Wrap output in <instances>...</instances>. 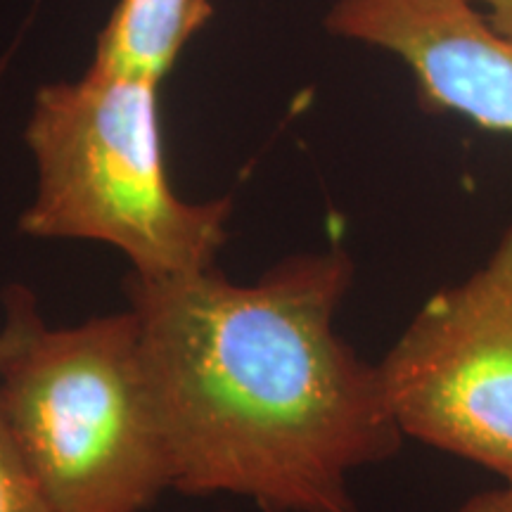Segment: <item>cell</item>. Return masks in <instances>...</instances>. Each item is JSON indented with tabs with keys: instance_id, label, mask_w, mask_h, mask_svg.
Masks as SVG:
<instances>
[{
	"instance_id": "6da1fadb",
	"label": "cell",
	"mask_w": 512,
	"mask_h": 512,
	"mask_svg": "<svg viewBox=\"0 0 512 512\" xmlns=\"http://www.w3.org/2000/svg\"><path fill=\"white\" fill-rule=\"evenodd\" d=\"M342 247L292 254L254 283L143 278L126 299L171 491L264 512H356L349 479L401 448L380 373L337 332L354 283Z\"/></svg>"
},
{
	"instance_id": "7a4b0ae2",
	"label": "cell",
	"mask_w": 512,
	"mask_h": 512,
	"mask_svg": "<svg viewBox=\"0 0 512 512\" xmlns=\"http://www.w3.org/2000/svg\"><path fill=\"white\" fill-rule=\"evenodd\" d=\"M159 86L91 64L81 79L38 88L24 128L36 164V195L19 216L24 235L100 242L143 278L216 266L233 202H188L174 190Z\"/></svg>"
},
{
	"instance_id": "3957f363",
	"label": "cell",
	"mask_w": 512,
	"mask_h": 512,
	"mask_svg": "<svg viewBox=\"0 0 512 512\" xmlns=\"http://www.w3.org/2000/svg\"><path fill=\"white\" fill-rule=\"evenodd\" d=\"M12 347L0 406L55 512H147L171 465L147 392L131 306L53 328L34 292H3Z\"/></svg>"
},
{
	"instance_id": "277c9868",
	"label": "cell",
	"mask_w": 512,
	"mask_h": 512,
	"mask_svg": "<svg viewBox=\"0 0 512 512\" xmlns=\"http://www.w3.org/2000/svg\"><path fill=\"white\" fill-rule=\"evenodd\" d=\"M403 437L512 479V223L482 268L432 294L380 361Z\"/></svg>"
},
{
	"instance_id": "5b68a950",
	"label": "cell",
	"mask_w": 512,
	"mask_h": 512,
	"mask_svg": "<svg viewBox=\"0 0 512 512\" xmlns=\"http://www.w3.org/2000/svg\"><path fill=\"white\" fill-rule=\"evenodd\" d=\"M325 24L399 57L427 112L512 136V38L472 0H335Z\"/></svg>"
},
{
	"instance_id": "8992f818",
	"label": "cell",
	"mask_w": 512,
	"mask_h": 512,
	"mask_svg": "<svg viewBox=\"0 0 512 512\" xmlns=\"http://www.w3.org/2000/svg\"><path fill=\"white\" fill-rule=\"evenodd\" d=\"M209 17V0H119L98 36L93 67L162 83Z\"/></svg>"
},
{
	"instance_id": "52a82bcc",
	"label": "cell",
	"mask_w": 512,
	"mask_h": 512,
	"mask_svg": "<svg viewBox=\"0 0 512 512\" xmlns=\"http://www.w3.org/2000/svg\"><path fill=\"white\" fill-rule=\"evenodd\" d=\"M0 512H55L0 406Z\"/></svg>"
},
{
	"instance_id": "ba28073f",
	"label": "cell",
	"mask_w": 512,
	"mask_h": 512,
	"mask_svg": "<svg viewBox=\"0 0 512 512\" xmlns=\"http://www.w3.org/2000/svg\"><path fill=\"white\" fill-rule=\"evenodd\" d=\"M456 512H512V479L496 489L470 496L458 505Z\"/></svg>"
},
{
	"instance_id": "9c48e42d",
	"label": "cell",
	"mask_w": 512,
	"mask_h": 512,
	"mask_svg": "<svg viewBox=\"0 0 512 512\" xmlns=\"http://www.w3.org/2000/svg\"><path fill=\"white\" fill-rule=\"evenodd\" d=\"M472 3L484 8L491 27L512 38V0H472Z\"/></svg>"
},
{
	"instance_id": "30bf717a",
	"label": "cell",
	"mask_w": 512,
	"mask_h": 512,
	"mask_svg": "<svg viewBox=\"0 0 512 512\" xmlns=\"http://www.w3.org/2000/svg\"><path fill=\"white\" fill-rule=\"evenodd\" d=\"M12 347V339H10V332L5 325H0V366H3L5 356H8V351Z\"/></svg>"
},
{
	"instance_id": "8fae6325",
	"label": "cell",
	"mask_w": 512,
	"mask_h": 512,
	"mask_svg": "<svg viewBox=\"0 0 512 512\" xmlns=\"http://www.w3.org/2000/svg\"><path fill=\"white\" fill-rule=\"evenodd\" d=\"M5 67H8V57H0V81H3V74H5Z\"/></svg>"
}]
</instances>
